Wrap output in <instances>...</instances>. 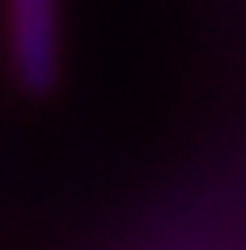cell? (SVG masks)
Returning <instances> with one entry per match:
<instances>
[{
  "mask_svg": "<svg viewBox=\"0 0 246 250\" xmlns=\"http://www.w3.org/2000/svg\"><path fill=\"white\" fill-rule=\"evenodd\" d=\"M9 72L26 98H51L60 85V0H4Z\"/></svg>",
  "mask_w": 246,
  "mask_h": 250,
  "instance_id": "6da1fadb",
  "label": "cell"
}]
</instances>
